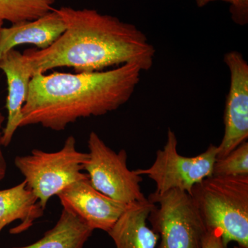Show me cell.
Instances as JSON below:
<instances>
[{
	"label": "cell",
	"mask_w": 248,
	"mask_h": 248,
	"mask_svg": "<svg viewBox=\"0 0 248 248\" xmlns=\"http://www.w3.org/2000/svg\"><path fill=\"white\" fill-rule=\"evenodd\" d=\"M155 204L146 202L131 204L108 232L116 248H156L159 240L147 225Z\"/></svg>",
	"instance_id": "obj_12"
},
{
	"label": "cell",
	"mask_w": 248,
	"mask_h": 248,
	"mask_svg": "<svg viewBox=\"0 0 248 248\" xmlns=\"http://www.w3.org/2000/svg\"><path fill=\"white\" fill-rule=\"evenodd\" d=\"M89 159V153L78 151L76 138L70 136L60 151L48 153L34 149L31 155L16 156L15 164L45 211L52 197L73 183L89 177L87 173L82 172Z\"/></svg>",
	"instance_id": "obj_4"
},
{
	"label": "cell",
	"mask_w": 248,
	"mask_h": 248,
	"mask_svg": "<svg viewBox=\"0 0 248 248\" xmlns=\"http://www.w3.org/2000/svg\"><path fill=\"white\" fill-rule=\"evenodd\" d=\"M0 69L7 79L6 108L7 122L2 131V146L7 147L20 128L22 107L27 99L32 73L24 62L23 54L13 49L0 58Z\"/></svg>",
	"instance_id": "obj_10"
},
{
	"label": "cell",
	"mask_w": 248,
	"mask_h": 248,
	"mask_svg": "<svg viewBox=\"0 0 248 248\" xmlns=\"http://www.w3.org/2000/svg\"><path fill=\"white\" fill-rule=\"evenodd\" d=\"M3 24H4V22H3V21H0V37H1V29L3 28Z\"/></svg>",
	"instance_id": "obj_21"
},
{
	"label": "cell",
	"mask_w": 248,
	"mask_h": 248,
	"mask_svg": "<svg viewBox=\"0 0 248 248\" xmlns=\"http://www.w3.org/2000/svg\"><path fill=\"white\" fill-rule=\"evenodd\" d=\"M5 120V117L0 111V182L3 180L7 171V164L3 154L2 149V125Z\"/></svg>",
	"instance_id": "obj_19"
},
{
	"label": "cell",
	"mask_w": 248,
	"mask_h": 248,
	"mask_svg": "<svg viewBox=\"0 0 248 248\" xmlns=\"http://www.w3.org/2000/svg\"><path fill=\"white\" fill-rule=\"evenodd\" d=\"M217 1H224V2L228 3L231 5L234 4L236 2V0H195L196 4L200 8L204 7L206 5L210 4V2Z\"/></svg>",
	"instance_id": "obj_20"
},
{
	"label": "cell",
	"mask_w": 248,
	"mask_h": 248,
	"mask_svg": "<svg viewBox=\"0 0 248 248\" xmlns=\"http://www.w3.org/2000/svg\"><path fill=\"white\" fill-rule=\"evenodd\" d=\"M248 175V143L245 141L224 157L217 159L212 176L237 177Z\"/></svg>",
	"instance_id": "obj_15"
},
{
	"label": "cell",
	"mask_w": 248,
	"mask_h": 248,
	"mask_svg": "<svg viewBox=\"0 0 248 248\" xmlns=\"http://www.w3.org/2000/svg\"><path fill=\"white\" fill-rule=\"evenodd\" d=\"M155 205L148 217L161 239L158 248H202L208 229L192 196L179 190L151 193Z\"/></svg>",
	"instance_id": "obj_5"
},
{
	"label": "cell",
	"mask_w": 248,
	"mask_h": 248,
	"mask_svg": "<svg viewBox=\"0 0 248 248\" xmlns=\"http://www.w3.org/2000/svg\"><path fill=\"white\" fill-rule=\"evenodd\" d=\"M192 197L208 231L221 236L225 248H248V175L210 176L194 186Z\"/></svg>",
	"instance_id": "obj_3"
},
{
	"label": "cell",
	"mask_w": 248,
	"mask_h": 248,
	"mask_svg": "<svg viewBox=\"0 0 248 248\" xmlns=\"http://www.w3.org/2000/svg\"><path fill=\"white\" fill-rule=\"evenodd\" d=\"M230 13L235 24L246 25L248 23V0H236L234 4L231 5Z\"/></svg>",
	"instance_id": "obj_17"
},
{
	"label": "cell",
	"mask_w": 248,
	"mask_h": 248,
	"mask_svg": "<svg viewBox=\"0 0 248 248\" xmlns=\"http://www.w3.org/2000/svg\"><path fill=\"white\" fill-rule=\"evenodd\" d=\"M66 29V24L56 9L33 20L3 27L0 37V58L19 45H35L40 50L47 48Z\"/></svg>",
	"instance_id": "obj_11"
},
{
	"label": "cell",
	"mask_w": 248,
	"mask_h": 248,
	"mask_svg": "<svg viewBox=\"0 0 248 248\" xmlns=\"http://www.w3.org/2000/svg\"><path fill=\"white\" fill-rule=\"evenodd\" d=\"M37 0H0V21L16 23L28 20L35 11Z\"/></svg>",
	"instance_id": "obj_16"
},
{
	"label": "cell",
	"mask_w": 248,
	"mask_h": 248,
	"mask_svg": "<svg viewBox=\"0 0 248 248\" xmlns=\"http://www.w3.org/2000/svg\"><path fill=\"white\" fill-rule=\"evenodd\" d=\"M58 197L63 208L79 217L93 231L107 233L130 205L101 193L93 187L89 177L68 186Z\"/></svg>",
	"instance_id": "obj_9"
},
{
	"label": "cell",
	"mask_w": 248,
	"mask_h": 248,
	"mask_svg": "<svg viewBox=\"0 0 248 248\" xmlns=\"http://www.w3.org/2000/svg\"><path fill=\"white\" fill-rule=\"evenodd\" d=\"M234 248H248L242 247V246H238V245H236V246H234Z\"/></svg>",
	"instance_id": "obj_22"
},
{
	"label": "cell",
	"mask_w": 248,
	"mask_h": 248,
	"mask_svg": "<svg viewBox=\"0 0 248 248\" xmlns=\"http://www.w3.org/2000/svg\"><path fill=\"white\" fill-rule=\"evenodd\" d=\"M66 31L47 48L23 53L32 76L61 67L77 73L102 71L112 66L135 63L151 69L156 50L136 26L94 9L61 7Z\"/></svg>",
	"instance_id": "obj_1"
},
{
	"label": "cell",
	"mask_w": 248,
	"mask_h": 248,
	"mask_svg": "<svg viewBox=\"0 0 248 248\" xmlns=\"http://www.w3.org/2000/svg\"><path fill=\"white\" fill-rule=\"evenodd\" d=\"M202 248H226L221 236L215 231H208L204 238Z\"/></svg>",
	"instance_id": "obj_18"
},
{
	"label": "cell",
	"mask_w": 248,
	"mask_h": 248,
	"mask_svg": "<svg viewBox=\"0 0 248 248\" xmlns=\"http://www.w3.org/2000/svg\"><path fill=\"white\" fill-rule=\"evenodd\" d=\"M141 72L138 65L126 63L107 71L35 74L22 107L20 127L41 125L61 131L79 119L117 110L133 96Z\"/></svg>",
	"instance_id": "obj_2"
},
{
	"label": "cell",
	"mask_w": 248,
	"mask_h": 248,
	"mask_svg": "<svg viewBox=\"0 0 248 248\" xmlns=\"http://www.w3.org/2000/svg\"><path fill=\"white\" fill-rule=\"evenodd\" d=\"M231 75L223 122L224 135L217 146V159L224 157L248 138V63L239 52L224 55Z\"/></svg>",
	"instance_id": "obj_8"
},
{
	"label": "cell",
	"mask_w": 248,
	"mask_h": 248,
	"mask_svg": "<svg viewBox=\"0 0 248 248\" xmlns=\"http://www.w3.org/2000/svg\"><path fill=\"white\" fill-rule=\"evenodd\" d=\"M44 212L25 180L11 188L0 190V233L5 227L17 220L20 224L10 230V233H22L31 228Z\"/></svg>",
	"instance_id": "obj_13"
},
{
	"label": "cell",
	"mask_w": 248,
	"mask_h": 248,
	"mask_svg": "<svg viewBox=\"0 0 248 248\" xmlns=\"http://www.w3.org/2000/svg\"><path fill=\"white\" fill-rule=\"evenodd\" d=\"M93 231L79 217L63 208L55 226L42 239L29 246L11 248H84Z\"/></svg>",
	"instance_id": "obj_14"
},
{
	"label": "cell",
	"mask_w": 248,
	"mask_h": 248,
	"mask_svg": "<svg viewBox=\"0 0 248 248\" xmlns=\"http://www.w3.org/2000/svg\"><path fill=\"white\" fill-rule=\"evenodd\" d=\"M177 145L175 133L169 128L166 144L156 151L153 165L148 169L136 170L138 174L148 175L155 183V193L179 190L192 196L194 186L213 174L217 146L210 144L203 153L187 157L178 153Z\"/></svg>",
	"instance_id": "obj_7"
},
{
	"label": "cell",
	"mask_w": 248,
	"mask_h": 248,
	"mask_svg": "<svg viewBox=\"0 0 248 248\" xmlns=\"http://www.w3.org/2000/svg\"><path fill=\"white\" fill-rule=\"evenodd\" d=\"M88 146L89 159L84 170L96 190L126 205L148 200L141 192V176L127 166L125 150L116 153L94 132L90 134Z\"/></svg>",
	"instance_id": "obj_6"
}]
</instances>
